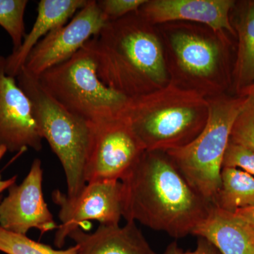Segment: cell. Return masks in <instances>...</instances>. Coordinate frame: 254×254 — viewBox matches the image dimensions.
<instances>
[{"label": "cell", "instance_id": "obj_1", "mask_svg": "<svg viewBox=\"0 0 254 254\" xmlns=\"http://www.w3.org/2000/svg\"><path fill=\"white\" fill-rule=\"evenodd\" d=\"M120 181L126 221L173 238L192 235L213 205L190 186L165 152L145 150Z\"/></svg>", "mask_w": 254, "mask_h": 254}, {"label": "cell", "instance_id": "obj_2", "mask_svg": "<svg viewBox=\"0 0 254 254\" xmlns=\"http://www.w3.org/2000/svg\"><path fill=\"white\" fill-rule=\"evenodd\" d=\"M136 16L108 21L92 38L102 81L128 98L146 94L147 81L166 76L161 46Z\"/></svg>", "mask_w": 254, "mask_h": 254}, {"label": "cell", "instance_id": "obj_3", "mask_svg": "<svg viewBox=\"0 0 254 254\" xmlns=\"http://www.w3.org/2000/svg\"><path fill=\"white\" fill-rule=\"evenodd\" d=\"M60 105L93 125L124 120L131 98L102 81L93 41L38 78Z\"/></svg>", "mask_w": 254, "mask_h": 254}, {"label": "cell", "instance_id": "obj_4", "mask_svg": "<svg viewBox=\"0 0 254 254\" xmlns=\"http://www.w3.org/2000/svg\"><path fill=\"white\" fill-rule=\"evenodd\" d=\"M146 93L131 98L124 120L146 151H163L188 145L206 124L208 105L191 93Z\"/></svg>", "mask_w": 254, "mask_h": 254}, {"label": "cell", "instance_id": "obj_5", "mask_svg": "<svg viewBox=\"0 0 254 254\" xmlns=\"http://www.w3.org/2000/svg\"><path fill=\"white\" fill-rule=\"evenodd\" d=\"M16 81L29 98L42 138L49 143L63 165L67 194L73 198L86 187L85 171L93 142L94 125L65 109L41 86L39 80L21 68Z\"/></svg>", "mask_w": 254, "mask_h": 254}, {"label": "cell", "instance_id": "obj_6", "mask_svg": "<svg viewBox=\"0 0 254 254\" xmlns=\"http://www.w3.org/2000/svg\"><path fill=\"white\" fill-rule=\"evenodd\" d=\"M247 97L208 104L206 124L193 141L168 154L190 187L213 205L221 185L222 162L237 115Z\"/></svg>", "mask_w": 254, "mask_h": 254}, {"label": "cell", "instance_id": "obj_7", "mask_svg": "<svg viewBox=\"0 0 254 254\" xmlns=\"http://www.w3.org/2000/svg\"><path fill=\"white\" fill-rule=\"evenodd\" d=\"M52 198L60 208V225L54 243L58 248L84 222L97 220L100 225H119L123 213V184L118 180L86 184L81 193L71 198L59 190L52 193Z\"/></svg>", "mask_w": 254, "mask_h": 254}, {"label": "cell", "instance_id": "obj_8", "mask_svg": "<svg viewBox=\"0 0 254 254\" xmlns=\"http://www.w3.org/2000/svg\"><path fill=\"white\" fill-rule=\"evenodd\" d=\"M108 22V18L97 1L88 0L69 22L50 32L34 47L22 68L35 77H39L70 59L87 42L98 36Z\"/></svg>", "mask_w": 254, "mask_h": 254}, {"label": "cell", "instance_id": "obj_9", "mask_svg": "<svg viewBox=\"0 0 254 254\" xmlns=\"http://www.w3.org/2000/svg\"><path fill=\"white\" fill-rule=\"evenodd\" d=\"M145 151L144 147L125 120L94 125L85 171L86 184L120 181Z\"/></svg>", "mask_w": 254, "mask_h": 254}, {"label": "cell", "instance_id": "obj_10", "mask_svg": "<svg viewBox=\"0 0 254 254\" xmlns=\"http://www.w3.org/2000/svg\"><path fill=\"white\" fill-rule=\"evenodd\" d=\"M43 179L41 160L35 159L23 181L10 187L0 202V227L23 235L32 228L41 235L58 229L43 197Z\"/></svg>", "mask_w": 254, "mask_h": 254}, {"label": "cell", "instance_id": "obj_11", "mask_svg": "<svg viewBox=\"0 0 254 254\" xmlns=\"http://www.w3.org/2000/svg\"><path fill=\"white\" fill-rule=\"evenodd\" d=\"M42 141L31 101L16 78L7 74L6 58L0 55V150L40 151Z\"/></svg>", "mask_w": 254, "mask_h": 254}, {"label": "cell", "instance_id": "obj_12", "mask_svg": "<svg viewBox=\"0 0 254 254\" xmlns=\"http://www.w3.org/2000/svg\"><path fill=\"white\" fill-rule=\"evenodd\" d=\"M233 5L231 0H155L147 1L140 9L142 17L151 22L187 20L234 33L229 19Z\"/></svg>", "mask_w": 254, "mask_h": 254}, {"label": "cell", "instance_id": "obj_13", "mask_svg": "<svg viewBox=\"0 0 254 254\" xmlns=\"http://www.w3.org/2000/svg\"><path fill=\"white\" fill-rule=\"evenodd\" d=\"M68 237L74 241L78 254H158L150 247L136 222L100 225L94 232L78 228Z\"/></svg>", "mask_w": 254, "mask_h": 254}, {"label": "cell", "instance_id": "obj_14", "mask_svg": "<svg viewBox=\"0 0 254 254\" xmlns=\"http://www.w3.org/2000/svg\"><path fill=\"white\" fill-rule=\"evenodd\" d=\"M193 235L213 244L221 254H254V228L235 213L212 205Z\"/></svg>", "mask_w": 254, "mask_h": 254}, {"label": "cell", "instance_id": "obj_15", "mask_svg": "<svg viewBox=\"0 0 254 254\" xmlns=\"http://www.w3.org/2000/svg\"><path fill=\"white\" fill-rule=\"evenodd\" d=\"M88 2V0H41L37 8L33 27L23 40L19 49L6 58V71L16 78L28 55L50 32L68 22Z\"/></svg>", "mask_w": 254, "mask_h": 254}, {"label": "cell", "instance_id": "obj_16", "mask_svg": "<svg viewBox=\"0 0 254 254\" xmlns=\"http://www.w3.org/2000/svg\"><path fill=\"white\" fill-rule=\"evenodd\" d=\"M172 44L179 63L192 74L208 76L218 63V47L194 35L180 33L173 38Z\"/></svg>", "mask_w": 254, "mask_h": 254}, {"label": "cell", "instance_id": "obj_17", "mask_svg": "<svg viewBox=\"0 0 254 254\" xmlns=\"http://www.w3.org/2000/svg\"><path fill=\"white\" fill-rule=\"evenodd\" d=\"M213 205L231 213L254 207V177L240 169L222 168L221 185Z\"/></svg>", "mask_w": 254, "mask_h": 254}, {"label": "cell", "instance_id": "obj_18", "mask_svg": "<svg viewBox=\"0 0 254 254\" xmlns=\"http://www.w3.org/2000/svg\"><path fill=\"white\" fill-rule=\"evenodd\" d=\"M239 47L235 78L239 88L254 84V1L249 3L237 24Z\"/></svg>", "mask_w": 254, "mask_h": 254}, {"label": "cell", "instance_id": "obj_19", "mask_svg": "<svg viewBox=\"0 0 254 254\" xmlns=\"http://www.w3.org/2000/svg\"><path fill=\"white\" fill-rule=\"evenodd\" d=\"M27 0H0V26L9 35L13 52L17 51L26 36L24 16Z\"/></svg>", "mask_w": 254, "mask_h": 254}, {"label": "cell", "instance_id": "obj_20", "mask_svg": "<svg viewBox=\"0 0 254 254\" xmlns=\"http://www.w3.org/2000/svg\"><path fill=\"white\" fill-rule=\"evenodd\" d=\"M0 252L6 254H78L76 245L65 250H55L26 235L8 231L0 227Z\"/></svg>", "mask_w": 254, "mask_h": 254}, {"label": "cell", "instance_id": "obj_21", "mask_svg": "<svg viewBox=\"0 0 254 254\" xmlns=\"http://www.w3.org/2000/svg\"><path fill=\"white\" fill-rule=\"evenodd\" d=\"M246 97L232 127L230 141L254 151V95Z\"/></svg>", "mask_w": 254, "mask_h": 254}, {"label": "cell", "instance_id": "obj_22", "mask_svg": "<svg viewBox=\"0 0 254 254\" xmlns=\"http://www.w3.org/2000/svg\"><path fill=\"white\" fill-rule=\"evenodd\" d=\"M223 168L242 169L254 177V150L229 142L222 162Z\"/></svg>", "mask_w": 254, "mask_h": 254}, {"label": "cell", "instance_id": "obj_23", "mask_svg": "<svg viewBox=\"0 0 254 254\" xmlns=\"http://www.w3.org/2000/svg\"><path fill=\"white\" fill-rule=\"evenodd\" d=\"M145 0H101L97 1L102 12L108 18L114 21L125 17L131 13L136 12L145 4Z\"/></svg>", "mask_w": 254, "mask_h": 254}, {"label": "cell", "instance_id": "obj_24", "mask_svg": "<svg viewBox=\"0 0 254 254\" xmlns=\"http://www.w3.org/2000/svg\"><path fill=\"white\" fill-rule=\"evenodd\" d=\"M162 254H221L218 249L203 237H198L196 247L193 251H184L176 242H172Z\"/></svg>", "mask_w": 254, "mask_h": 254}, {"label": "cell", "instance_id": "obj_25", "mask_svg": "<svg viewBox=\"0 0 254 254\" xmlns=\"http://www.w3.org/2000/svg\"><path fill=\"white\" fill-rule=\"evenodd\" d=\"M235 213L240 215L241 218L245 219L246 221L252 225L254 228V207L237 210Z\"/></svg>", "mask_w": 254, "mask_h": 254}, {"label": "cell", "instance_id": "obj_26", "mask_svg": "<svg viewBox=\"0 0 254 254\" xmlns=\"http://www.w3.org/2000/svg\"><path fill=\"white\" fill-rule=\"evenodd\" d=\"M16 180H17V176H14L8 180H3L1 174H0V193L6 190H9L10 187L15 185ZM0 200H1V196H0Z\"/></svg>", "mask_w": 254, "mask_h": 254}, {"label": "cell", "instance_id": "obj_27", "mask_svg": "<svg viewBox=\"0 0 254 254\" xmlns=\"http://www.w3.org/2000/svg\"><path fill=\"white\" fill-rule=\"evenodd\" d=\"M244 96H250V95H254V84L248 88L243 90Z\"/></svg>", "mask_w": 254, "mask_h": 254}, {"label": "cell", "instance_id": "obj_28", "mask_svg": "<svg viewBox=\"0 0 254 254\" xmlns=\"http://www.w3.org/2000/svg\"><path fill=\"white\" fill-rule=\"evenodd\" d=\"M5 153V152L3 151V150H0V158H1V156H2L3 155H4Z\"/></svg>", "mask_w": 254, "mask_h": 254}]
</instances>
